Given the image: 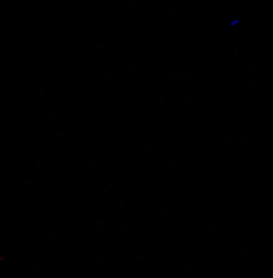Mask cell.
Segmentation results:
<instances>
[{"label":"cell","mask_w":273,"mask_h":278,"mask_svg":"<svg viewBox=\"0 0 273 278\" xmlns=\"http://www.w3.org/2000/svg\"><path fill=\"white\" fill-rule=\"evenodd\" d=\"M238 23H239L238 20H233L232 22L230 23V25H231V26H237V25L238 24Z\"/></svg>","instance_id":"cell-1"}]
</instances>
